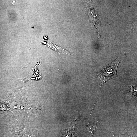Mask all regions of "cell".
<instances>
[{
    "mask_svg": "<svg viewBox=\"0 0 137 137\" xmlns=\"http://www.w3.org/2000/svg\"><path fill=\"white\" fill-rule=\"evenodd\" d=\"M125 56V52L121 53L115 60L104 67L102 70L101 75L103 81L105 82L106 81L113 78L116 76L117 69L118 64L121 59Z\"/></svg>",
    "mask_w": 137,
    "mask_h": 137,
    "instance_id": "1",
    "label": "cell"
},
{
    "mask_svg": "<svg viewBox=\"0 0 137 137\" xmlns=\"http://www.w3.org/2000/svg\"><path fill=\"white\" fill-rule=\"evenodd\" d=\"M77 122L73 120L63 132L61 137H75L77 131Z\"/></svg>",
    "mask_w": 137,
    "mask_h": 137,
    "instance_id": "2",
    "label": "cell"
},
{
    "mask_svg": "<svg viewBox=\"0 0 137 137\" xmlns=\"http://www.w3.org/2000/svg\"><path fill=\"white\" fill-rule=\"evenodd\" d=\"M98 125V122L97 121L88 122L85 133L86 137H92Z\"/></svg>",
    "mask_w": 137,
    "mask_h": 137,
    "instance_id": "3",
    "label": "cell"
},
{
    "mask_svg": "<svg viewBox=\"0 0 137 137\" xmlns=\"http://www.w3.org/2000/svg\"><path fill=\"white\" fill-rule=\"evenodd\" d=\"M131 91L133 93L137 96V87L133 85L131 87Z\"/></svg>",
    "mask_w": 137,
    "mask_h": 137,
    "instance_id": "4",
    "label": "cell"
},
{
    "mask_svg": "<svg viewBox=\"0 0 137 137\" xmlns=\"http://www.w3.org/2000/svg\"><path fill=\"white\" fill-rule=\"evenodd\" d=\"M125 132H122L121 134H120L118 137H125Z\"/></svg>",
    "mask_w": 137,
    "mask_h": 137,
    "instance_id": "5",
    "label": "cell"
}]
</instances>
